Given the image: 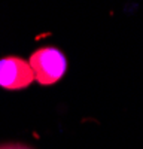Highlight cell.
Here are the masks:
<instances>
[{
  "label": "cell",
  "instance_id": "6da1fadb",
  "mask_svg": "<svg viewBox=\"0 0 143 149\" xmlns=\"http://www.w3.org/2000/svg\"><path fill=\"white\" fill-rule=\"evenodd\" d=\"M28 64L33 70L34 81L40 85H54L67 70V58L63 51L55 46H43L31 54Z\"/></svg>",
  "mask_w": 143,
  "mask_h": 149
},
{
  "label": "cell",
  "instance_id": "7a4b0ae2",
  "mask_svg": "<svg viewBox=\"0 0 143 149\" xmlns=\"http://www.w3.org/2000/svg\"><path fill=\"white\" fill-rule=\"evenodd\" d=\"M34 82V74L28 64L21 57H5L0 60V86L5 90H22Z\"/></svg>",
  "mask_w": 143,
  "mask_h": 149
},
{
  "label": "cell",
  "instance_id": "3957f363",
  "mask_svg": "<svg viewBox=\"0 0 143 149\" xmlns=\"http://www.w3.org/2000/svg\"><path fill=\"white\" fill-rule=\"evenodd\" d=\"M0 149H31V148L21 143H6V145H0Z\"/></svg>",
  "mask_w": 143,
  "mask_h": 149
}]
</instances>
